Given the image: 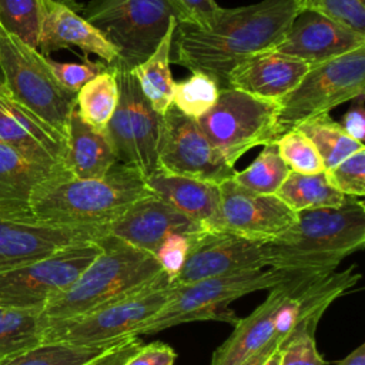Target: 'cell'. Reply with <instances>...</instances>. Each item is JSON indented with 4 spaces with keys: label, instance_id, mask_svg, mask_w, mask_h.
<instances>
[{
    "label": "cell",
    "instance_id": "cell-1",
    "mask_svg": "<svg viewBox=\"0 0 365 365\" xmlns=\"http://www.w3.org/2000/svg\"><path fill=\"white\" fill-rule=\"evenodd\" d=\"M295 14L294 0H261L234 9L221 7L208 27L178 23L171 46L174 61L190 71L208 74L227 88L232 68L274 48Z\"/></svg>",
    "mask_w": 365,
    "mask_h": 365
},
{
    "label": "cell",
    "instance_id": "cell-2",
    "mask_svg": "<svg viewBox=\"0 0 365 365\" xmlns=\"http://www.w3.org/2000/svg\"><path fill=\"white\" fill-rule=\"evenodd\" d=\"M144 175L117 163L101 178H76L64 168L43 181L30 195L24 211L13 221L103 230L131 204L150 194Z\"/></svg>",
    "mask_w": 365,
    "mask_h": 365
},
{
    "label": "cell",
    "instance_id": "cell-3",
    "mask_svg": "<svg viewBox=\"0 0 365 365\" xmlns=\"http://www.w3.org/2000/svg\"><path fill=\"white\" fill-rule=\"evenodd\" d=\"M365 245V205L348 197L339 207L304 210L279 237L265 242L268 268L327 277Z\"/></svg>",
    "mask_w": 365,
    "mask_h": 365
},
{
    "label": "cell",
    "instance_id": "cell-4",
    "mask_svg": "<svg viewBox=\"0 0 365 365\" xmlns=\"http://www.w3.org/2000/svg\"><path fill=\"white\" fill-rule=\"evenodd\" d=\"M100 251L83 269L73 285L53 298L43 315L50 319H68L86 314L117 297L128 294L161 272L155 257L118 238L103 235Z\"/></svg>",
    "mask_w": 365,
    "mask_h": 365
},
{
    "label": "cell",
    "instance_id": "cell-5",
    "mask_svg": "<svg viewBox=\"0 0 365 365\" xmlns=\"http://www.w3.org/2000/svg\"><path fill=\"white\" fill-rule=\"evenodd\" d=\"M292 277L294 274L268 268L211 277L184 285L173 282L164 307L153 318L138 325L133 335H150L178 324L204 319L230 321L235 325L238 318L228 309L230 302L250 292L271 289Z\"/></svg>",
    "mask_w": 365,
    "mask_h": 365
},
{
    "label": "cell",
    "instance_id": "cell-6",
    "mask_svg": "<svg viewBox=\"0 0 365 365\" xmlns=\"http://www.w3.org/2000/svg\"><path fill=\"white\" fill-rule=\"evenodd\" d=\"M171 289L173 281L161 271L140 288L86 314L68 319H48L41 344L98 345L134 336L135 328L164 307Z\"/></svg>",
    "mask_w": 365,
    "mask_h": 365
},
{
    "label": "cell",
    "instance_id": "cell-7",
    "mask_svg": "<svg viewBox=\"0 0 365 365\" xmlns=\"http://www.w3.org/2000/svg\"><path fill=\"white\" fill-rule=\"evenodd\" d=\"M0 70L11 100L66 140L76 108V94L60 86L37 48L7 33L1 26Z\"/></svg>",
    "mask_w": 365,
    "mask_h": 365
},
{
    "label": "cell",
    "instance_id": "cell-8",
    "mask_svg": "<svg viewBox=\"0 0 365 365\" xmlns=\"http://www.w3.org/2000/svg\"><path fill=\"white\" fill-rule=\"evenodd\" d=\"M83 17L117 48L113 66L128 70L153 54L177 20L167 0H88Z\"/></svg>",
    "mask_w": 365,
    "mask_h": 365
},
{
    "label": "cell",
    "instance_id": "cell-9",
    "mask_svg": "<svg viewBox=\"0 0 365 365\" xmlns=\"http://www.w3.org/2000/svg\"><path fill=\"white\" fill-rule=\"evenodd\" d=\"M365 93V47L309 67L297 87L279 101L277 140L299 124Z\"/></svg>",
    "mask_w": 365,
    "mask_h": 365
},
{
    "label": "cell",
    "instance_id": "cell-10",
    "mask_svg": "<svg viewBox=\"0 0 365 365\" xmlns=\"http://www.w3.org/2000/svg\"><path fill=\"white\" fill-rule=\"evenodd\" d=\"M279 103L227 87L215 104L195 120L221 157L234 164L251 148L275 143Z\"/></svg>",
    "mask_w": 365,
    "mask_h": 365
},
{
    "label": "cell",
    "instance_id": "cell-11",
    "mask_svg": "<svg viewBox=\"0 0 365 365\" xmlns=\"http://www.w3.org/2000/svg\"><path fill=\"white\" fill-rule=\"evenodd\" d=\"M98 251V242L90 241L0 272V307L43 311L53 298L73 285Z\"/></svg>",
    "mask_w": 365,
    "mask_h": 365
},
{
    "label": "cell",
    "instance_id": "cell-12",
    "mask_svg": "<svg viewBox=\"0 0 365 365\" xmlns=\"http://www.w3.org/2000/svg\"><path fill=\"white\" fill-rule=\"evenodd\" d=\"M114 68L120 97L106 133L114 145L118 161L134 167L145 178L158 168L157 145L163 115L145 100L128 68Z\"/></svg>",
    "mask_w": 365,
    "mask_h": 365
},
{
    "label": "cell",
    "instance_id": "cell-13",
    "mask_svg": "<svg viewBox=\"0 0 365 365\" xmlns=\"http://www.w3.org/2000/svg\"><path fill=\"white\" fill-rule=\"evenodd\" d=\"M157 165L163 171L217 185L232 178L235 173L212 147L198 123L173 106L163 115Z\"/></svg>",
    "mask_w": 365,
    "mask_h": 365
},
{
    "label": "cell",
    "instance_id": "cell-14",
    "mask_svg": "<svg viewBox=\"0 0 365 365\" xmlns=\"http://www.w3.org/2000/svg\"><path fill=\"white\" fill-rule=\"evenodd\" d=\"M297 218L275 194L250 191L232 178L220 184L218 231L268 242L287 231Z\"/></svg>",
    "mask_w": 365,
    "mask_h": 365
},
{
    "label": "cell",
    "instance_id": "cell-15",
    "mask_svg": "<svg viewBox=\"0 0 365 365\" xmlns=\"http://www.w3.org/2000/svg\"><path fill=\"white\" fill-rule=\"evenodd\" d=\"M267 267L265 242L225 231H198L192 235L187 261L174 284L184 285L211 277L265 269Z\"/></svg>",
    "mask_w": 365,
    "mask_h": 365
},
{
    "label": "cell",
    "instance_id": "cell-16",
    "mask_svg": "<svg viewBox=\"0 0 365 365\" xmlns=\"http://www.w3.org/2000/svg\"><path fill=\"white\" fill-rule=\"evenodd\" d=\"M361 47H365V34L324 14L302 10L297 11L274 50L314 67Z\"/></svg>",
    "mask_w": 365,
    "mask_h": 365
},
{
    "label": "cell",
    "instance_id": "cell-17",
    "mask_svg": "<svg viewBox=\"0 0 365 365\" xmlns=\"http://www.w3.org/2000/svg\"><path fill=\"white\" fill-rule=\"evenodd\" d=\"M100 237L103 234L96 230L0 218V272L36 262L77 244L97 241Z\"/></svg>",
    "mask_w": 365,
    "mask_h": 365
},
{
    "label": "cell",
    "instance_id": "cell-18",
    "mask_svg": "<svg viewBox=\"0 0 365 365\" xmlns=\"http://www.w3.org/2000/svg\"><path fill=\"white\" fill-rule=\"evenodd\" d=\"M198 231L204 230L164 200L150 192L131 204L115 221L107 225L103 230V235L118 238L154 255L168 234H194Z\"/></svg>",
    "mask_w": 365,
    "mask_h": 365
},
{
    "label": "cell",
    "instance_id": "cell-19",
    "mask_svg": "<svg viewBox=\"0 0 365 365\" xmlns=\"http://www.w3.org/2000/svg\"><path fill=\"white\" fill-rule=\"evenodd\" d=\"M318 277L319 275L298 274L271 288L262 304L248 317L237 321L232 334L215 349L211 365H241L269 341L278 338L275 335V321L282 302L309 279Z\"/></svg>",
    "mask_w": 365,
    "mask_h": 365
},
{
    "label": "cell",
    "instance_id": "cell-20",
    "mask_svg": "<svg viewBox=\"0 0 365 365\" xmlns=\"http://www.w3.org/2000/svg\"><path fill=\"white\" fill-rule=\"evenodd\" d=\"M67 47H78L86 54H96L107 66L118 60L117 48L78 11L57 0H43L38 53L48 56Z\"/></svg>",
    "mask_w": 365,
    "mask_h": 365
},
{
    "label": "cell",
    "instance_id": "cell-21",
    "mask_svg": "<svg viewBox=\"0 0 365 365\" xmlns=\"http://www.w3.org/2000/svg\"><path fill=\"white\" fill-rule=\"evenodd\" d=\"M0 144L41 165L60 167L64 161L66 140L4 94H0Z\"/></svg>",
    "mask_w": 365,
    "mask_h": 365
},
{
    "label": "cell",
    "instance_id": "cell-22",
    "mask_svg": "<svg viewBox=\"0 0 365 365\" xmlns=\"http://www.w3.org/2000/svg\"><path fill=\"white\" fill-rule=\"evenodd\" d=\"M308 70L309 66L301 60L269 48L234 67L227 87L279 103L297 87Z\"/></svg>",
    "mask_w": 365,
    "mask_h": 365
},
{
    "label": "cell",
    "instance_id": "cell-23",
    "mask_svg": "<svg viewBox=\"0 0 365 365\" xmlns=\"http://www.w3.org/2000/svg\"><path fill=\"white\" fill-rule=\"evenodd\" d=\"M145 184L153 194L197 222L204 231H218L220 185L160 168L145 177Z\"/></svg>",
    "mask_w": 365,
    "mask_h": 365
},
{
    "label": "cell",
    "instance_id": "cell-24",
    "mask_svg": "<svg viewBox=\"0 0 365 365\" xmlns=\"http://www.w3.org/2000/svg\"><path fill=\"white\" fill-rule=\"evenodd\" d=\"M117 163L120 161L107 133L87 125L74 108L66 137L64 170L76 178H101Z\"/></svg>",
    "mask_w": 365,
    "mask_h": 365
},
{
    "label": "cell",
    "instance_id": "cell-25",
    "mask_svg": "<svg viewBox=\"0 0 365 365\" xmlns=\"http://www.w3.org/2000/svg\"><path fill=\"white\" fill-rule=\"evenodd\" d=\"M63 168L37 164L0 144V218L16 220L24 211L33 191Z\"/></svg>",
    "mask_w": 365,
    "mask_h": 365
},
{
    "label": "cell",
    "instance_id": "cell-26",
    "mask_svg": "<svg viewBox=\"0 0 365 365\" xmlns=\"http://www.w3.org/2000/svg\"><path fill=\"white\" fill-rule=\"evenodd\" d=\"M178 21L173 20L153 54L130 70L143 96L160 115H164L173 104L175 81L170 70V61L173 36Z\"/></svg>",
    "mask_w": 365,
    "mask_h": 365
},
{
    "label": "cell",
    "instance_id": "cell-27",
    "mask_svg": "<svg viewBox=\"0 0 365 365\" xmlns=\"http://www.w3.org/2000/svg\"><path fill=\"white\" fill-rule=\"evenodd\" d=\"M118 97L117 71L113 66H106L76 94V111L87 125L106 131L118 104Z\"/></svg>",
    "mask_w": 365,
    "mask_h": 365
},
{
    "label": "cell",
    "instance_id": "cell-28",
    "mask_svg": "<svg viewBox=\"0 0 365 365\" xmlns=\"http://www.w3.org/2000/svg\"><path fill=\"white\" fill-rule=\"evenodd\" d=\"M275 195L294 212L325 207H339L348 197L336 191L327 180L325 173H288Z\"/></svg>",
    "mask_w": 365,
    "mask_h": 365
},
{
    "label": "cell",
    "instance_id": "cell-29",
    "mask_svg": "<svg viewBox=\"0 0 365 365\" xmlns=\"http://www.w3.org/2000/svg\"><path fill=\"white\" fill-rule=\"evenodd\" d=\"M47 322L40 309L0 307V361L40 345Z\"/></svg>",
    "mask_w": 365,
    "mask_h": 365
},
{
    "label": "cell",
    "instance_id": "cell-30",
    "mask_svg": "<svg viewBox=\"0 0 365 365\" xmlns=\"http://www.w3.org/2000/svg\"><path fill=\"white\" fill-rule=\"evenodd\" d=\"M295 128L314 144L322 160L324 171L338 165L356 151L365 150L364 144L351 138L329 114L314 117Z\"/></svg>",
    "mask_w": 365,
    "mask_h": 365
},
{
    "label": "cell",
    "instance_id": "cell-31",
    "mask_svg": "<svg viewBox=\"0 0 365 365\" xmlns=\"http://www.w3.org/2000/svg\"><path fill=\"white\" fill-rule=\"evenodd\" d=\"M115 342L98 345L40 344L31 349L1 359L0 365H86Z\"/></svg>",
    "mask_w": 365,
    "mask_h": 365
},
{
    "label": "cell",
    "instance_id": "cell-32",
    "mask_svg": "<svg viewBox=\"0 0 365 365\" xmlns=\"http://www.w3.org/2000/svg\"><path fill=\"white\" fill-rule=\"evenodd\" d=\"M288 173L289 168L279 157L277 144L268 143L245 170L234 173L232 181L254 192L275 194Z\"/></svg>",
    "mask_w": 365,
    "mask_h": 365
},
{
    "label": "cell",
    "instance_id": "cell-33",
    "mask_svg": "<svg viewBox=\"0 0 365 365\" xmlns=\"http://www.w3.org/2000/svg\"><path fill=\"white\" fill-rule=\"evenodd\" d=\"M220 90V84L208 74L191 71L187 78L175 81L171 106L181 114L198 120L215 104Z\"/></svg>",
    "mask_w": 365,
    "mask_h": 365
},
{
    "label": "cell",
    "instance_id": "cell-34",
    "mask_svg": "<svg viewBox=\"0 0 365 365\" xmlns=\"http://www.w3.org/2000/svg\"><path fill=\"white\" fill-rule=\"evenodd\" d=\"M43 0H0V26L37 48Z\"/></svg>",
    "mask_w": 365,
    "mask_h": 365
},
{
    "label": "cell",
    "instance_id": "cell-35",
    "mask_svg": "<svg viewBox=\"0 0 365 365\" xmlns=\"http://www.w3.org/2000/svg\"><path fill=\"white\" fill-rule=\"evenodd\" d=\"M321 317L302 315L279 344V365H329L318 352L315 344V329Z\"/></svg>",
    "mask_w": 365,
    "mask_h": 365
},
{
    "label": "cell",
    "instance_id": "cell-36",
    "mask_svg": "<svg viewBox=\"0 0 365 365\" xmlns=\"http://www.w3.org/2000/svg\"><path fill=\"white\" fill-rule=\"evenodd\" d=\"M275 144L279 157L291 171L299 174H315L324 171V164L317 148L298 128H292L282 134Z\"/></svg>",
    "mask_w": 365,
    "mask_h": 365
},
{
    "label": "cell",
    "instance_id": "cell-37",
    "mask_svg": "<svg viewBox=\"0 0 365 365\" xmlns=\"http://www.w3.org/2000/svg\"><path fill=\"white\" fill-rule=\"evenodd\" d=\"M294 4L297 11H315L365 34V0H294Z\"/></svg>",
    "mask_w": 365,
    "mask_h": 365
},
{
    "label": "cell",
    "instance_id": "cell-38",
    "mask_svg": "<svg viewBox=\"0 0 365 365\" xmlns=\"http://www.w3.org/2000/svg\"><path fill=\"white\" fill-rule=\"evenodd\" d=\"M324 173L328 182L341 194L358 198L365 195V150L356 151Z\"/></svg>",
    "mask_w": 365,
    "mask_h": 365
},
{
    "label": "cell",
    "instance_id": "cell-39",
    "mask_svg": "<svg viewBox=\"0 0 365 365\" xmlns=\"http://www.w3.org/2000/svg\"><path fill=\"white\" fill-rule=\"evenodd\" d=\"M44 57L50 71L60 86L73 94H77L86 83H88L107 66L103 61H91L87 57H84V63H60L51 60L48 56Z\"/></svg>",
    "mask_w": 365,
    "mask_h": 365
},
{
    "label": "cell",
    "instance_id": "cell-40",
    "mask_svg": "<svg viewBox=\"0 0 365 365\" xmlns=\"http://www.w3.org/2000/svg\"><path fill=\"white\" fill-rule=\"evenodd\" d=\"M194 234H184V232L168 234L161 241V244L158 245L154 254L161 271L173 282L175 281V278L178 277V274L181 272L187 261Z\"/></svg>",
    "mask_w": 365,
    "mask_h": 365
},
{
    "label": "cell",
    "instance_id": "cell-41",
    "mask_svg": "<svg viewBox=\"0 0 365 365\" xmlns=\"http://www.w3.org/2000/svg\"><path fill=\"white\" fill-rule=\"evenodd\" d=\"M177 21L195 27H208L218 16L221 6L215 0H167Z\"/></svg>",
    "mask_w": 365,
    "mask_h": 365
},
{
    "label": "cell",
    "instance_id": "cell-42",
    "mask_svg": "<svg viewBox=\"0 0 365 365\" xmlns=\"http://www.w3.org/2000/svg\"><path fill=\"white\" fill-rule=\"evenodd\" d=\"M177 358L175 351L164 342H151L141 345L140 349L133 354L121 365H174Z\"/></svg>",
    "mask_w": 365,
    "mask_h": 365
},
{
    "label": "cell",
    "instance_id": "cell-43",
    "mask_svg": "<svg viewBox=\"0 0 365 365\" xmlns=\"http://www.w3.org/2000/svg\"><path fill=\"white\" fill-rule=\"evenodd\" d=\"M339 125L342 130L358 143L365 141V93L351 100L348 111L342 115Z\"/></svg>",
    "mask_w": 365,
    "mask_h": 365
},
{
    "label": "cell",
    "instance_id": "cell-44",
    "mask_svg": "<svg viewBox=\"0 0 365 365\" xmlns=\"http://www.w3.org/2000/svg\"><path fill=\"white\" fill-rule=\"evenodd\" d=\"M140 336H125L86 365H121L141 346Z\"/></svg>",
    "mask_w": 365,
    "mask_h": 365
},
{
    "label": "cell",
    "instance_id": "cell-45",
    "mask_svg": "<svg viewBox=\"0 0 365 365\" xmlns=\"http://www.w3.org/2000/svg\"><path fill=\"white\" fill-rule=\"evenodd\" d=\"M281 344V339L274 338L272 341H269L264 348H261L259 351H257L254 355H251L248 359H245L241 365H262V362L268 358V355L275 351Z\"/></svg>",
    "mask_w": 365,
    "mask_h": 365
},
{
    "label": "cell",
    "instance_id": "cell-46",
    "mask_svg": "<svg viewBox=\"0 0 365 365\" xmlns=\"http://www.w3.org/2000/svg\"><path fill=\"white\" fill-rule=\"evenodd\" d=\"M334 365H365V344H361L351 354H348V356L335 362Z\"/></svg>",
    "mask_w": 365,
    "mask_h": 365
},
{
    "label": "cell",
    "instance_id": "cell-47",
    "mask_svg": "<svg viewBox=\"0 0 365 365\" xmlns=\"http://www.w3.org/2000/svg\"><path fill=\"white\" fill-rule=\"evenodd\" d=\"M279 364H281V351H279V348L272 351L268 355V358L262 362V365H279Z\"/></svg>",
    "mask_w": 365,
    "mask_h": 365
},
{
    "label": "cell",
    "instance_id": "cell-48",
    "mask_svg": "<svg viewBox=\"0 0 365 365\" xmlns=\"http://www.w3.org/2000/svg\"><path fill=\"white\" fill-rule=\"evenodd\" d=\"M57 1H60V3H63V4H66V6H68L70 9H73V10H76V11L80 10V6H78L77 0H57Z\"/></svg>",
    "mask_w": 365,
    "mask_h": 365
},
{
    "label": "cell",
    "instance_id": "cell-49",
    "mask_svg": "<svg viewBox=\"0 0 365 365\" xmlns=\"http://www.w3.org/2000/svg\"><path fill=\"white\" fill-rule=\"evenodd\" d=\"M0 94H4V96H10L9 94V91H7V88H6V86L3 84V81L0 80Z\"/></svg>",
    "mask_w": 365,
    "mask_h": 365
}]
</instances>
